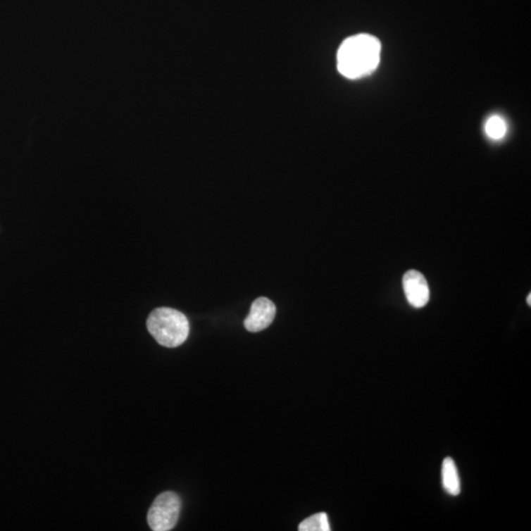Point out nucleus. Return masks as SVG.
I'll return each mask as SVG.
<instances>
[{"mask_svg": "<svg viewBox=\"0 0 531 531\" xmlns=\"http://www.w3.org/2000/svg\"><path fill=\"white\" fill-rule=\"evenodd\" d=\"M381 51V42L372 35L349 37L337 51V70L351 80L371 75L379 65Z\"/></svg>", "mask_w": 531, "mask_h": 531, "instance_id": "nucleus-1", "label": "nucleus"}, {"mask_svg": "<svg viewBox=\"0 0 531 531\" xmlns=\"http://www.w3.org/2000/svg\"><path fill=\"white\" fill-rule=\"evenodd\" d=\"M148 331L154 339L165 347L181 346L189 336V322L185 315L173 308L154 310L147 321Z\"/></svg>", "mask_w": 531, "mask_h": 531, "instance_id": "nucleus-2", "label": "nucleus"}, {"mask_svg": "<svg viewBox=\"0 0 531 531\" xmlns=\"http://www.w3.org/2000/svg\"><path fill=\"white\" fill-rule=\"evenodd\" d=\"M181 500L175 492L161 493L148 513L149 527L154 531H168L173 530L180 518Z\"/></svg>", "mask_w": 531, "mask_h": 531, "instance_id": "nucleus-3", "label": "nucleus"}, {"mask_svg": "<svg viewBox=\"0 0 531 531\" xmlns=\"http://www.w3.org/2000/svg\"><path fill=\"white\" fill-rule=\"evenodd\" d=\"M403 285L406 299L411 306L423 308L430 299V290L424 275L418 270H411L404 275Z\"/></svg>", "mask_w": 531, "mask_h": 531, "instance_id": "nucleus-4", "label": "nucleus"}, {"mask_svg": "<svg viewBox=\"0 0 531 531\" xmlns=\"http://www.w3.org/2000/svg\"><path fill=\"white\" fill-rule=\"evenodd\" d=\"M275 305L266 297H259L253 302L250 313L245 319L244 326L251 332H261L272 324L275 317Z\"/></svg>", "mask_w": 531, "mask_h": 531, "instance_id": "nucleus-5", "label": "nucleus"}, {"mask_svg": "<svg viewBox=\"0 0 531 531\" xmlns=\"http://www.w3.org/2000/svg\"><path fill=\"white\" fill-rule=\"evenodd\" d=\"M442 484L446 493L458 496L461 493V479L453 458H446L442 466Z\"/></svg>", "mask_w": 531, "mask_h": 531, "instance_id": "nucleus-6", "label": "nucleus"}, {"mask_svg": "<svg viewBox=\"0 0 531 531\" xmlns=\"http://www.w3.org/2000/svg\"><path fill=\"white\" fill-rule=\"evenodd\" d=\"M299 531H330L329 518L326 513H318L300 523Z\"/></svg>", "mask_w": 531, "mask_h": 531, "instance_id": "nucleus-7", "label": "nucleus"}, {"mask_svg": "<svg viewBox=\"0 0 531 531\" xmlns=\"http://www.w3.org/2000/svg\"><path fill=\"white\" fill-rule=\"evenodd\" d=\"M485 131L489 137L494 139V140H499V139L503 138L506 135L507 125H506L505 121L500 116H492L486 123Z\"/></svg>", "mask_w": 531, "mask_h": 531, "instance_id": "nucleus-8", "label": "nucleus"}, {"mask_svg": "<svg viewBox=\"0 0 531 531\" xmlns=\"http://www.w3.org/2000/svg\"><path fill=\"white\" fill-rule=\"evenodd\" d=\"M527 301L528 305H530H530H531V294H528V296H527Z\"/></svg>", "mask_w": 531, "mask_h": 531, "instance_id": "nucleus-9", "label": "nucleus"}]
</instances>
